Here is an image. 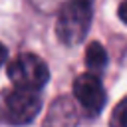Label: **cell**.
Here are the masks:
<instances>
[{
	"mask_svg": "<svg viewBox=\"0 0 127 127\" xmlns=\"http://www.w3.org/2000/svg\"><path fill=\"white\" fill-rule=\"evenodd\" d=\"M34 6H38L40 10H44V12H50V10H54V8H58V6H62L65 0H30Z\"/></svg>",
	"mask_w": 127,
	"mask_h": 127,
	"instance_id": "ba28073f",
	"label": "cell"
},
{
	"mask_svg": "<svg viewBox=\"0 0 127 127\" xmlns=\"http://www.w3.org/2000/svg\"><path fill=\"white\" fill-rule=\"evenodd\" d=\"M117 16H119V20H121L123 24H127V0H123V2L119 4V8H117Z\"/></svg>",
	"mask_w": 127,
	"mask_h": 127,
	"instance_id": "9c48e42d",
	"label": "cell"
},
{
	"mask_svg": "<svg viewBox=\"0 0 127 127\" xmlns=\"http://www.w3.org/2000/svg\"><path fill=\"white\" fill-rule=\"evenodd\" d=\"M8 77L14 87L40 91L50 79V71L42 58L34 54H20L8 64Z\"/></svg>",
	"mask_w": 127,
	"mask_h": 127,
	"instance_id": "3957f363",
	"label": "cell"
},
{
	"mask_svg": "<svg viewBox=\"0 0 127 127\" xmlns=\"http://www.w3.org/2000/svg\"><path fill=\"white\" fill-rule=\"evenodd\" d=\"M73 97L89 117L101 113V109L107 101V93L103 89V83H101L99 75L93 71L81 73L73 79Z\"/></svg>",
	"mask_w": 127,
	"mask_h": 127,
	"instance_id": "277c9868",
	"label": "cell"
},
{
	"mask_svg": "<svg viewBox=\"0 0 127 127\" xmlns=\"http://www.w3.org/2000/svg\"><path fill=\"white\" fill-rule=\"evenodd\" d=\"M42 109V99L38 91L12 87L0 93V121L6 125L22 127L36 119Z\"/></svg>",
	"mask_w": 127,
	"mask_h": 127,
	"instance_id": "7a4b0ae2",
	"label": "cell"
},
{
	"mask_svg": "<svg viewBox=\"0 0 127 127\" xmlns=\"http://www.w3.org/2000/svg\"><path fill=\"white\" fill-rule=\"evenodd\" d=\"M93 0H65L56 20V36L64 46H77L89 32Z\"/></svg>",
	"mask_w": 127,
	"mask_h": 127,
	"instance_id": "6da1fadb",
	"label": "cell"
},
{
	"mask_svg": "<svg viewBox=\"0 0 127 127\" xmlns=\"http://www.w3.org/2000/svg\"><path fill=\"white\" fill-rule=\"evenodd\" d=\"M6 56H8V50H6V46H4V44H0V65L6 62Z\"/></svg>",
	"mask_w": 127,
	"mask_h": 127,
	"instance_id": "30bf717a",
	"label": "cell"
},
{
	"mask_svg": "<svg viewBox=\"0 0 127 127\" xmlns=\"http://www.w3.org/2000/svg\"><path fill=\"white\" fill-rule=\"evenodd\" d=\"M77 125V109L69 97H58L44 119V127H75Z\"/></svg>",
	"mask_w": 127,
	"mask_h": 127,
	"instance_id": "5b68a950",
	"label": "cell"
},
{
	"mask_svg": "<svg viewBox=\"0 0 127 127\" xmlns=\"http://www.w3.org/2000/svg\"><path fill=\"white\" fill-rule=\"evenodd\" d=\"M109 127H127V97H123L115 105L109 119Z\"/></svg>",
	"mask_w": 127,
	"mask_h": 127,
	"instance_id": "52a82bcc",
	"label": "cell"
},
{
	"mask_svg": "<svg viewBox=\"0 0 127 127\" xmlns=\"http://www.w3.org/2000/svg\"><path fill=\"white\" fill-rule=\"evenodd\" d=\"M85 64L89 67V71L97 73L107 65V52L99 42H91L85 50Z\"/></svg>",
	"mask_w": 127,
	"mask_h": 127,
	"instance_id": "8992f818",
	"label": "cell"
}]
</instances>
